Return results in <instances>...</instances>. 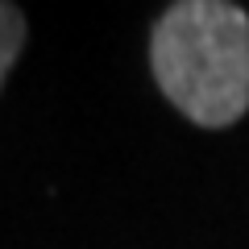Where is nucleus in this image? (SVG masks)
I'll list each match as a JSON object with an SVG mask.
<instances>
[{"instance_id": "f03ea898", "label": "nucleus", "mask_w": 249, "mask_h": 249, "mask_svg": "<svg viewBox=\"0 0 249 249\" xmlns=\"http://www.w3.org/2000/svg\"><path fill=\"white\" fill-rule=\"evenodd\" d=\"M25 13L17 9V4H4L0 0V88H4V79H9L13 62L21 58V50H25Z\"/></svg>"}, {"instance_id": "f257e3e1", "label": "nucleus", "mask_w": 249, "mask_h": 249, "mask_svg": "<svg viewBox=\"0 0 249 249\" xmlns=\"http://www.w3.org/2000/svg\"><path fill=\"white\" fill-rule=\"evenodd\" d=\"M158 91L199 129L249 112V13L229 0H178L150 29Z\"/></svg>"}]
</instances>
